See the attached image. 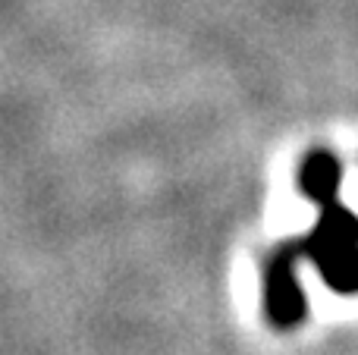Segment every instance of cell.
<instances>
[{
    "instance_id": "cell-1",
    "label": "cell",
    "mask_w": 358,
    "mask_h": 355,
    "mask_svg": "<svg viewBox=\"0 0 358 355\" xmlns=\"http://www.w3.org/2000/svg\"><path fill=\"white\" fill-rule=\"evenodd\" d=\"M299 192L317 208L311 233L277 245L264 261V314L277 331H296L308 318L299 261L315 264L336 296H358V214L343 205V164L334 151L315 148L299 164Z\"/></svg>"
}]
</instances>
